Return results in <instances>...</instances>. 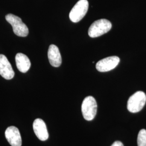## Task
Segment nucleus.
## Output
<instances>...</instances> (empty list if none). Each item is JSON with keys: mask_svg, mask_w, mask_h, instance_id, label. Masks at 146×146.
<instances>
[{"mask_svg": "<svg viewBox=\"0 0 146 146\" xmlns=\"http://www.w3.org/2000/svg\"><path fill=\"white\" fill-rule=\"evenodd\" d=\"M33 129L37 138L44 141L48 139L49 135L45 122L41 119H36L33 122Z\"/></svg>", "mask_w": 146, "mask_h": 146, "instance_id": "9", "label": "nucleus"}, {"mask_svg": "<svg viewBox=\"0 0 146 146\" xmlns=\"http://www.w3.org/2000/svg\"><path fill=\"white\" fill-rule=\"evenodd\" d=\"M111 146H124L123 143L120 141H117L114 142Z\"/></svg>", "mask_w": 146, "mask_h": 146, "instance_id": "13", "label": "nucleus"}, {"mask_svg": "<svg viewBox=\"0 0 146 146\" xmlns=\"http://www.w3.org/2000/svg\"><path fill=\"white\" fill-rule=\"evenodd\" d=\"M111 23L107 19H100L93 22L89 27L88 35L92 38L102 36L111 28Z\"/></svg>", "mask_w": 146, "mask_h": 146, "instance_id": "1", "label": "nucleus"}, {"mask_svg": "<svg viewBox=\"0 0 146 146\" xmlns=\"http://www.w3.org/2000/svg\"><path fill=\"white\" fill-rule=\"evenodd\" d=\"M16 64L20 72L25 73L31 68V63L30 60L25 54L18 53L15 56Z\"/></svg>", "mask_w": 146, "mask_h": 146, "instance_id": "11", "label": "nucleus"}, {"mask_svg": "<svg viewBox=\"0 0 146 146\" xmlns=\"http://www.w3.org/2000/svg\"><path fill=\"white\" fill-rule=\"evenodd\" d=\"M146 102V95L143 92L139 91L131 95L127 102V109L133 113L141 111Z\"/></svg>", "mask_w": 146, "mask_h": 146, "instance_id": "2", "label": "nucleus"}, {"mask_svg": "<svg viewBox=\"0 0 146 146\" xmlns=\"http://www.w3.org/2000/svg\"><path fill=\"white\" fill-rule=\"evenodd\" d=\"M0 75L6 80L14 78L15 73L5 55L0 54Z\"/></svg>", "mask_w": 146, "mask_h": 146, "instance_id": "8", "label": "nucleus"}, {"mask_svg": "<svg viewBox=\"0 0 146 146\" xmlns=\"http://www.w3.org/2000/svg\"><path fill=\"white\" fill-rule=\"evenodd\" d=\"M6 139L11 146H21L22 139L20 131L14 126H11L5 131Z\"/></svg>", "mask_w": 146, "mask_h": 146, "instance_id": "7", "label": "nucleus"}, {"mask_svg": "<svg viewBox=\"0 0 146 146\" xmlns=\"http://www.w3.org/2000/svg\"><path fill=\"white\" fill-rule=\"evenodd\" d=\"M48 57L50 64L54 67H58L62 63V58L58 47L51 44L48 49Z\"/></svg>", "mask_w": 146, "mask_h": 146, "instance_id": "10", "label": "nucleus"}, {"mask_svg": "<svg viewBox=\"0 0 146 146\" xmlns=\"http://www.w3.org/2000/svg\"><path fill=\"white\" fill-rule=\"evenodd\" d=\"M137 141L138 146H146V130L145 129L139 131Z\"/></svg>", "mask_w": 146, "mask_h": 146, "instance_id": "12", "label": "nucleus"}, {"mask_svg": "<svg viewBox=\"0 0 146 146\" xmlns=\"http://www.w3.org/2000/svg\"><path fill=\"white\" fill-rule=\"evenodd\" d=\"M97 103L93 96H89L84 99L81 110L84 119L87 121H91L94 119L97 113Z\"/></svg>", "mask_w": 146, "mask_h": 146, "instance_id": "4", "label": "nucleus"}, {"mask_svg": "<svg viewBox=\"0 0 146 146\" xmlns=\"http://www.w3.org/2000/svg\"><path fill=\"white\" fill-rule=\"evenodd\" d=\"M5 19L13 27L14 33L17 36L26 37L28 35V28L26 24L22 22L20 17L9 14L5 16Z\"/></svg>", "mask_w": 146, "mask_h": 146, "instance_id": "3", "label": "nucleus"}, {"mask_svg": "<svg viewBox=\"0 0 146 146\" xmlns=\"http://www.w3.org/2000/svg\"><path fill=\"white\" fill-rule=\"evenodd\" d=\"M120 62V58L116 56L104 58L98 62L96 69L100 72H107L114 69Z\"/></svg>", "mask_w": 146, "mask_h": 146, "instance_id": "6", "label": "nucleus"}, {"mask_svg": "<svg viewBox=\"0 0 146 146\" xmlns=\"http://www.w3.org/2000/svg\"><path fill=\"white\" fill-rule=\"evenodd\" d=\"M89 3L87 0H80L73 7L69 13L70 20L74 23L81 21L87 14Z\"/></svg>", "mask_w": 146, "mask_h": 146, "instance_id": "5", "label": "nucleus"}]
</instances>
